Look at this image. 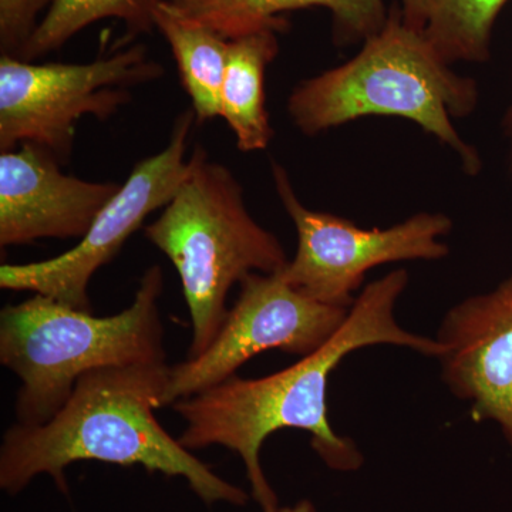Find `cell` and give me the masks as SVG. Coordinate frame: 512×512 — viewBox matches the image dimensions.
<instances>
[{
  "label": "cell",
  "instance_id": "cell-1",
  "mask_svg": "<svg viewBox=\"0 0 512 512\" xmlns=\"http://www.w3.org/2000/svg\"><path fill=\"white\" fill-rule=\"evenodd\" d=\"M407 284L406 269H396L367 285L338 332L295 365L259 379L234 375L177 400L174 412L185 423L178 441L190 451L212 446L235 451L244 461L254 500L264 512L279 508L261 466L262 444L278 430L308 431L313 450L330 468L357 470L363 457L356 444L330 427L326 403L330 373L346 356L366 346H402L439 359L446 352L439 340L414 335L397 323L394 308Z\"/></svg>",
  "mask_w": 512,
  "mask_h": 512
},
{
  "label": "cell",
  "instance_id": "cell-2",
  "mask_svg": "<svg viewBox=\"0 0 512 512\" xmlns=\"http://www.w3.org/2000/svg\"><path fill=\"white\" fill-rule=\"evenodd\" d=\"M171 366L161 362L104 367L77 380L69 400L39 426L15 423L0 446V488L18 495L40 474L69 494L66 468L77 461L140 466L181 477L207 505H247L248 494L217 476L158 423Z\"/></svg>",
  "mask_w": 512,
  "mask_h": 512
},
{
  "label": "cell",
  "instance_id": "cell-3",
  "mask_svg": "<svg viewBox=\"0 0 512 512\" xmlns=\"http://www.w3.org/2000/svg\"><path fill=\"white\" fill-rule=\"evenodd\" d=\"M478 101L476 80L458 74L394 6L383 28L352 59L296 84L286 109L293 126L308 137L363 117L413 121L456 154L464 173L476 177L483 160L454 121L470 117Z\"/></svg>",
  "mask_w": 512,
  "mask_h": 512
},
{
  "label": "cell",
  "instance_id": "cell-4",
  "mask_svg": "<svg viewBox=\"0 0 512 512\" xmlns=\"http://www.w3.org/2000/svg\"><path fill=\"white\" fill-rule=\"evenodd\" d=\"M161 266L144 272L133 302L116 315L93 316L49 296L0 312V363L19 377L16 423L39 426L69 400L92 370L167 360L160 296Z\"/></svg>",
  "mask_w": 512,
  "mask_h": 512
},
{
  "label": "cell",
  "instance_id": "cell-5",
  "mask_svg": "<svg viewBox=\"0 0 512 512\" xmlns=\"http://www.w3.org/2000/svg\"><path fill=\"white\" fill-rule=\"evenodd\" d=\"M144 235L174 265L192 323L187 359L217 336L228 293L251 274H276L288 265L282 242L255 221L244 190L224 164L195 146L173 200Z\"/></svg>",
  "mask_w": 512,
  "mask_h": 512
},
{
  "label": "cell",
  "instance_id": "cell-6",
  "mask_svg": "<svg viewBox=\"0 0 512 512\" xmlns=\"http://www.w3.org/2000/svg\"><path fill=\"white\" fill-rule=\"evenodd\" d=\"M164 73L141 43L90 63L36 64L2 55L0 153L32 143L66 164L83 117L110 119L130 103L131 87L156 82Z\"/></svg>",
  "mask_w": 512,
  "mask_h": 512
},
{
  "label": "cell",
  "instance_id": "cell-7",
  "mask_svg": "<svg viewBox=\"0 0 512 512\" xmlns=\"http://www.w3.org/2000/svg\"><path fill=\"white\" fill-rule=\"evenodd\" d=\"M276 194L298 232V249L281 275L293 288L328 305L348 308L367 272L403 261H439L448 255L441 241L453 221L441 212H419L389 228L366 229L352 221L306 208L291 177L272 163Z\"/></svg>",
  "mask_w": 512,
  "mask_h": 512
},
{
  "label": "cell",
  "instance_id": "cell-8",
  "mask_svg": "<svg viewBox=\"0 0 512 512\" xmlns=\"http://www.w3.org/2000/svg\"><path fill=\"white\" fill-rule=\"evenodd\" d=\"M194 123V110L178 114L167 146L133 168L76 247L46 261L3 264L0 288L39 293L92 312L89 285L93 276L113 261L127 239L143 227L148 215L167 207L183 183Z\"/></svg>",
  "mask_w": 512,
  "mask_h": 512
},
{
  "label": "cell",
  "instance_id": "cell-9",
  "mask_svg": "<svg viewBox=\"0 0 512 512\" xmlns=\"http://www.w3.org/2000/svg\"><path fill=\"white\" fill-rule=\"evenodd\" d=\"M239 286L237 302L211 345L200 356L171 366L165 404L224 382L249 359L268 350L311 355L348 318V308L316 301L289 285L281 272L251 274Z\"/></svg>",
  "mask_w": 512,
  "mask_h": 512
},
{
  "label": "cell",
  "instance_id": "cell-10",
  "mask_svg": "<svg viewBox=\"0 0 512 512\" xmlns=\"http://www.w3.org/2000/svg\"><path fill=\"white\" fill-rule=\"evenodd\" d=\"M46 148L25 143L0 153V247L39 239H82L121 184L60 170Z\"/></svg>",
  "mask_w": 512,
  "mask_h": 512
},
{
  "label": "cell",
  "instance_id": "cell-11",
  "mask_svg": "<svg viewBox=\"0 0 512 512\" xmlns=\"http://www.w3.org/2000/svg\"><path fill=\"white\" fill-rule=\"evenodd\" d=\"M443 380L471 404L474 421H494L512 446V275L493 291L448 311L440 326Z\"/></svg>",
  "mask_w": 512,
  "mask_h": 512
},
{
  "label": "cell",
  "instance_id": "cell-12",
  "mask_svg": "<svg viewBox=\"0 0 512 512\" xmlns=\"http://www.w3.org/2000/svg\"><path fill=\"white\" fill-rule=\"evenodd\" d=\"M188 18L204 23L227 40L275 26L285 29L279 15L306 8L328 9L333 40L346 46L363 43L386 23L384 0H168Z\"/></svg>",
  "mask_w": 512,
  "mask_h": 512
},
{
  "label": "cell",
  "instance_id": "cell-13",
  "mask_svg": "<svg viewBox=\"0 0 512 512\" xmlns=\"http://www.w3.org/2000/svg\"><path fill=\"white\" fill-rule=\"evenodd\" d=\"M284 30L266 26L229 40L220 117L244 153L266 150L274 138L266 110L265 73L278 56V33Z\"/></svg>",
  "mask_w": 512,
  "mask_h": 512
},
{
  "label": "cell",
  "instance_id": "cell-14",
  "mask_svg": "<svg viewBox=\"0 0 512 512\" xmlns=\"http://www.w3.org/2000/svg\"><path fill=\"white\" fill-rule=\"evenodd\" d=\"M510 0H397L402 20L451 66L490 60L494 26Z\"/></svg>",
  "mask_w": 512,
  "mask_h": 512
},
{
  "label": "cell",
  "instance_id": "cell-15",
  "mask_svg": "<svg viewBox=\"0 0 512 512\" xmlns=\"http://www.w3.org/2000/svg\"><path fill=\"white\" fill-rule=\"evenodd\" d=\"M154 25L171 47L197 123L220 117L229 40L183 15L168 0H161L158 5Z\"/></svg>",
  "mask_w": 512,
  "mask_h": 512
},
{
  "label": "cell",
  "instance_id": "cell-16",
  "mask_svg": "<svg viewBox=\"0 0 512 512\" xmlns=\"http://www.w3.org/2000/svg\"><path fill=\"white\" fill-rule=\"evenodd\" d=\"M161 0H53L19 59L35 62L66 45L73 36L103 19L126 25L127 39L156 29Z\"/></svg>",
  "mask_w": 512,
  "mask_h": 512
},
{
  "label": "cell",
  "instance_id": "cell-17",
  "mask_svg": "<svg viewBox=\"0 0 512 512\" xmlns=\"http://www.w3.org/2000/svg\"><path fill=\"white\" fill-rule=\"evenodd\" d=\"M53 0H0V52L20 57Z\"/></svg>",
  "mask_w": 512,
  "mask_h": 512
},
{
  "label": "cell",
  "instance_id": "cell-18",
  "mask_svg": "<svg viewBox=\"0 0 512 512\" xmlns=\"http://www.w3.org/2000/svg\"><path fill=\"white\" fill-rule=\"evenodd\" d=\"M505 140H507V163L508 170L512 174V100L510 107L505 111L503 121Z\"/></svg>",
  "mask_w": 512,
  "mask_h": 512
},
{
  "label": "cell",
  "instance_id": "cell-19",
  "mask_svg": "<svg viewBox=\"0 0 512 512\" xmlns=\"http://www.w3.org/2000/svg\"><path fill=\"white\" fill-rule=\"evenodd\" d=\"M275 512H316V508L311 501L302 500L298 504L292 505V507H279Z\"/></svg>",
  "mask_w": 512,
  "mask_h": 512
}]
</instances>
